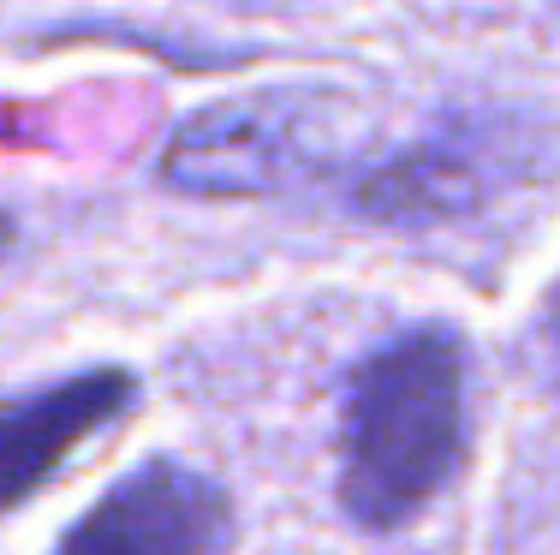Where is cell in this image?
<instances>
[{"label":"cell","mask_w":560,"mask_h":555,"mask_svg":"<svg viewBox=\"0 0 560 555\" xmlns=\"http://www.w3.org/2000/svg\"><path fill=\"white\" fill-rule=\"evenodd\" d=\"M537 340H542V359H549V370H555V382H560V287H555V293H549V305H542Z\"/></svg>","instance_id":"8992f818"},{"label":"cell","mask_w":560,"mask_h":555,"mask_svg":"<svg viewBox=\"0 0 560 555\" xmlns=\"http://www.w3.org/2000/svg\"><path fill=\"white\" fill-rule=\"evenodd\" d=\"M238 520L209 472L143 460L60 537L55 555H233Z\"/></svg>","instance_id":"277c9868"},{"label":"cell","mask_w":560,"mask_h":555,"mask_svg":"<svg viewBox=\"0 0 560 555\" xmlns=\"http://www.w3.org/2000/svg\"><path fill=\"white\" fill-rule=\"evenodd\" d=\"M323 108L316 90H257L203 108L173 131L155 180L179 197H280L323 167Z\"/></svg>","instance_id":"3957f363"},{"label":"cell","mask_w":560,"mask_h":555,"mask_svg":"<svg viewBox=\"0 0 560 555\" xmlns=\"http://www.w3.org/2000/svg\"><path fill=\"white\" fill-rule=\"evenodd\" d=\"M549 131L506 120V114H459L423 143L388 155L358 180V209L388 228H447L477 209H489L501 192L525 185L549 162Z\"/></svg>","instance_id":"7a4b0ae2"},{"label":"cell","mask_w":560,"mask_h":555,"mask_svg":"<svg viewBox=\"0 0 560 555\" xmlns=\"http://www.w3.org/2000/svg\"><path fill=\"white\" fill-rule=\"evenodd\" d=\"M465 472V340L411 323L370 347L340 401V508L364 532H399Z\"/></svg>","instance_id":"6da1fadb"},{"label":"cell","mask_w":560,"mask_h":555,"mask_svg":"<svg viewBox=\"0 0 560 555\" xmlns=\"http://www.w3.org/2000/svg\"><path fill=\"white\" fill-rule=\"evenodd\" d=\"M12 240H19V221H12L7 209H0V257H7V251H12Z\"/></svg>","instance_id":"52a82bcc"},{"label":"cell","mask_w":560,"mask_h":555,"mask_svg":"<svg viewBox=\"0 0 560 555\" xmlns=\"http://www.w3.org/2000/svg\"><path fill=\"white\" fill-rule=\"evenodd\" d=\"M238 7H275V0H238Z\"/></svg>","instance_id":"ba28073f"},{"label":"cell","mask_w":560,"mask_h":555,"mask_svg":"<svg viewBox=\"0 0 560 555\" xmlns=\"http://www.w3.org/2000/svg\"><path fill=\"white\" fill-rule=\"evenodd\" d=\"M131 401H138V382L119 365L78 370V377L24 394H0V513L19 508L48 472L72 460L78 442L108 430Z\"/></svg>","instance_id":"5b68a950"}]
</instances>
